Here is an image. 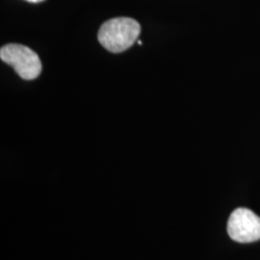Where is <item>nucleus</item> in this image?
Listing matches in <instances>:
<instances>
[{
    "label": "nucleus",
    "mask_w": 260,
    "mask_h": 260,
    "mask_svg": "<svg viewBox=\"0 0 260 260\" xmlns=\"http://www.w3.org/2000/svg\"><path fill=\"white\" fill-rule=\"evenodd\" d=\"M141 27L134 18L117 17L106 21L98 32V40L112 53H121L138 41Z\"/></svg>",
    "instance_id": "obj_1"
},
{
    "label": "nucleus",
    "mask_w": 260,
    "mask_h": 260,
    "mask_svg": "<svg viewBox=\"0 0 260 260\" xmlns=\"http://www.w3.org/2000/svg\"><path fill=\"white\" fill-rule=\"evenodd\" d=\"M25 2H29V3H41V2H44V0H25Z\"/></svg>",
    "instance_id": "obj_4"
},
{
    "label": "nucleus",
    "mask_w": 260,
    "mask_h": 260,
    "mask_svg": "<svg viewBox=\"0 0 260 260\" xmlns=\"http://www.w3.org/2000/svg\"><path fill=\"white\" fill-rule=\"evenodd\" d=\"M226 229L234 241L255 242L260 240V217L251 210L240 207L230 214Z\"/></svg>",
    "instance_id": "obj_3"
},
{
    "label": "nucleus",
    "mask_w": 260,
    "mask_h": 260,
    "mask_svg": "<svg viewBox=\"0 0 260 260\" xmlns=\"http://www.w3.org/2000/svg\"><path fill=\"white\" fill-rule=\"evenodd\" d=\"M0 58L4 63L11 65L23 80H35L41 74L40 58L34 51L23 45H5L0 50Z\"/></svg>",
    "instance_id": "obj_2"
}]
</instances>
